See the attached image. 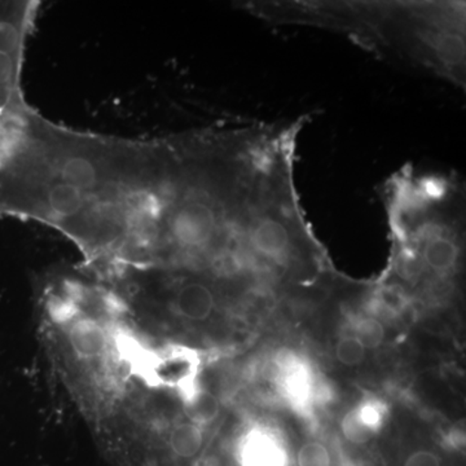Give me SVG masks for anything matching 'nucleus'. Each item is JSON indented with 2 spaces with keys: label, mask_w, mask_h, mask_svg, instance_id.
<instances>
[{
  "label": "nucleus",
  "mask_w": 466,
  "mask_h": 466,
  "mask_svg": "<svg viewBox=\"0 0 466 466\" xmlns=\"http://www.w3.org/2000/svg\"><path fill=\"white\" fill-rule=\"evenodd\" d=\"M155 152V140L79 133L42 116L0 186V216L38 220L73 240L104 231L121 219Z\"/></svg>",
  "instance_id": "1"
},
{
  "label": "nucleus",
  "mask_w": 466,
  "mask_h": 466,
  "mask_svg": "<svg viewBox=\"0 0 466 466\" xmlns=\"http://www.w3.org/2000/svg\"><path fill=\"white\" fill-rule=\"evenodd\" d=\"M247 8L269 23L343 34L377 56L465 87V3L256 2Z\"/></svg>",
  "instance_id": "2"
},
{
  "label": "nucleus",
  "mask_w": 466,
  "mask_h": 466,
  "mask_svg": "<svg viewBox=\"0 0 466 466\" xmlns=\"http://www.w3.org/2000/svg\"><path fill=\"white\" fill-rule=\"evenodd\" d=\"M41 5L36 0H0V108L26 100L24 60Z\"/></svg>",
  "instance_id": "3"
},
{
  "label": "nucleus",
  "mask_w": 466,
  "mask_h": 466,
  "mask_svg": "<svg viewBox=\"0 0 466 466\" xmlns=\"http://www.w3.org/2000/svg\"><path fill=\"white\" fill-rule=\"evenodd\" d=\"M278 385L284 400L297 412L308 415L314 408V383L317 375L308 361L289 349L280 350L275 357Z\"/></svg>",
  "instance_id": "4"
},
{
  "label": "nucleus",
  "mask_w": 466,
  "mask_h": 466,
  "mask_svg": "<svg viewBox=\"0 0 466 466\" xmlns=\"http://www.w3.org/2000/svg\"><path fill=\"white\" fill-rule=\"evenodd\" d=\"M171 303L180 318L204 321L213 315L217 308L216 291L201 279H186L175 288Z\"/></svg>",
  "instance_id": "5"
},
{
  "label": "nucleus",
  "mask_w": 466,
  "mask_h": 466,
  "mask_svg": "<svg viewBox=\"0 0 466 466\" xmlns=\"http://www.w3.org/2000/svg\"><path fill=\"white\" fill-rule=\"evenodd\" d=\"M241 466H287L284 444L272 431L263 428L251 429L238 447Z\"/></svg>",
  "instance_id": "6"
},
{
  "label": "nucleus",
  "mask_w": 466,
  "mask_h": 466,
  "mask_svg": "<svg viewBox=\"0 0 466 466\" xmlns=\"http://www.w3.org/2000/svg\"><path fill=\"white\" fill-rule=\"evenodd\" d=\"M67 342L79 357L94 359L106 352L108 336L106 327L99 320L85 315L70 323Z\"/></svg>",
  "instance_id": "7"
},
{
  "label": "nucleus",
  "mask_w": 466,
  "mask_h": 466,
  "mask_svg": "<svg viewBox=\"0 0 466 466\" xmlns=\"http://www.w3.org/2000/svg\"><path fill=\"white\" fill-rule=\"evenodd\" d=\"M205 435L201 426L195 422H182L174 426L168 435V447L177 458L191 460L201 452Z\"/></svg>",
  "instance_id": "8"
},
{
  "label": "nucleus",
  "mask_w": 466,
  "mask_h": 466,
  "mask_svg": "<svg viewBox=\"0 0 466 466\" xmlns=\"http://www.w3.org/2000/svg\"><path fill=\"white\" fill-rule=\"evenodd\" d=\"M187 413L191 421L201 428L213 424L220 413V401L216 395L208 391L192 392L187 406Z\"/></svg>",
  "instance_id": "9"
},
{
  "label": "nucleus",
  "mask_w": 466,
  "mask_h": 466,
  "mask_svg": "<svg viewBox=\"0 0 466 466\" xmlns=\"http://www.w3.org/2000/svg\"><path fill=\"white\" fill-rule=\"evenodd\" d=\"M350 334L357 337L366 349H379L385 339V328L379 319L358 317L351 320Z\"/></svg>",
  "instance_id": "10"
},
{
  "label": "nucleus",
  "mask_w": 466,
  "mask_h": 466,
  "mask_svg": "<svg viewBox=\"0 0 466 466\" xmlns=\"http://www.w3.org/2000/svg\"><path fill=\"white\" fill-rule=\"evenodd\" d=\"M352 410L357 415L359 421L366 426L372 434L379 433L388 417V407L376 398H366V400L359 401L358 406L352 408Z\"/></svg>",
  "instance_id": "11"
},
{
  "label": "nucleus",
  "mask_w": 466,
  "mask_h": 466,
  "mask_svg": "<svg viewBox=\"0 0 466 466\" xmlns=\"http://www.w3.org/2000/svg\"><path fill=\"white\" fill-rule=\"evenodd\" d=\"M366 355L367 349L352 334H346L337 342L336 357L343 366H358V364L363 363Z\"/></svg>",
  "instance_id": "12"
},
{
  "label": "nucleus",
  "mask_w": 466,
  "mask_h": 466,
  "mask_svg": "<svg viewBox=\"0 0 466 466\" xmlns=\"http://www.w3.org/2000/svg\"><path fill=\"white\" fill-rule=\"evenodd\" d=\"M299 466H332L329 451L319 441H309L299 451Z\"/></svg>",
  "instance_id": "13"
},
{
  "label": "nucleus",
  "mask_w": 466,
  "mask_h": 466,
  "mask_svg": "<svg viewBox=\"0 0 466 466\" xmlns=\"http://www.w3.org/2000/svg\"><path fill=\"white\" fill-rule=\"evenodd\" d=\"M342 433L345 435L346 440L354 444H366L372 440L373 435L370 431L359 421L354 410H350L345 416H343L341 422Z\"/></svg>",
  "instance_id": "14"
},
{
  "label": "nucleus",
  "mask_w": 466,
  "mask_h": 466,
  "mask_svg": "<svg viewBox=\"0 0 466 466\" xmlns=\"http://www.w3.org/2000/svg\"><path fill=\"white\" fill-rule=\"evenodd\" d=\"M404 466H441V461L433 451L420 450L408 456Z\"/></svg>",
  "instance_id": "15"
}]
</instances>
